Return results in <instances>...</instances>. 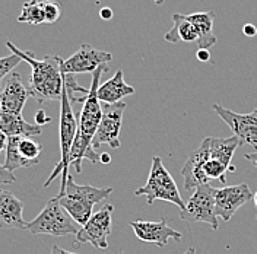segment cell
Listing matches in <instances>:
<instances>
[{"instance_id": "36", "label": "cell", "mask_w": 257, "mask_h": 254, "mask_svg": "<svg viewBox=\"0 0 257 254\" xmlns=\"http://www.w3.org/2000/svg\"><path fill=\"white\" fill-rule=\"evenodd\" d=\"M99 162H102V164H110V162H111L110 154H107V152L101 154V155H99Z\"/></svg>"}, {"instance_id": "28", "label": "cell", "mask_w": 257, "mask_h": 254, "mask_svg": "<svg viewBox=\"0 0 257 254\" xmlns=\"http://www.w3.org/2000/svg\"><path fill=\"white\" fill-rule=\"evenodd\" d=\"M16 181L15 175L14 173H11V171H8L5 167H3V164L0 162V184H14Z\"/></svg>"}, {"instance_id": "38", "label": "cell", "mask_w": 257, "mask_h": 254, "mask_svg": "<svg viewBox=\"0 0 257 254\" xmlns=\"http://www.w3.org/2000/svg\"><path fill=\"white\" fill-rule=\"evenodd\" d=\"M154 3H157V5H162L164 3V0H152Z\"/></svg>"}, {"instance_id": "32", "label": "cell", "mask_w": 257, "mask_h": 254, "mask_svg": "<svg viewBox=\"0 0 257 254\" xmlns=\"http://www.w3.org/2000/svg\"><path fill=\"white\" fill-rule=\"evenodd\" d=\"M99 16H101L104 21H110V19H112V16H114V12H112L111 8H101Z\"/></svg>"}, {"instance_id": "11", "label": "cell", "mask_w": 257, "mask_h": 254, "mask_svg": "<svg viewBox=\"0 0 257 254\" xmlns=\"http://www.w3.org/2000/svg\"><path fill=\"white\" fill-rule=\"evenodd\" d=\"M251 199H254V194L245 183L215 189V213L222 221L229 222L235 212Z\"/></svg>"}, {"instance_id": "21", "label": "cell", "mask_w": 257, "mask_h": 254, "mask_svg": "<svg viewBox=\"0 0 257 254\" xmlns=\"http://www.w3.org/2000/svg\"><path fill=\"white\" fill-rule=\"evenodd\" d=\"M242 145L237 136L231 138H209V151H210V158L218 159L226 167L232 168L234 165L231 164L232 157L237 151V148Z\"/></svg>"}, {"instance_id": "37", "label": "cell", "mask_w": 257, "mask_h": 254, "mask_svg": "<svg viewBox=\"0 0 257 254\" xmlns=\"http://www.w3.org/2000/svg\"><path fill=\"white\" fill-rule=\"evenodd\" d=\"M183 254H196V248H194V247H190V248H187Z\"/></svg>"}, {"instance_id": "10", "label": "cell", "mask_w": 257, "mask_h": 254, "mask_svg": "<svg viewBox=\"0 0 257 254\" xmlns=\"http://www.w3.org/2000/svg\"><path fill=\"white\" fill-rule=\"evenodd\" d=\"M111 60V53L96 50L91 44H82L76 53H73L69 59L62 60L60 70L62 75L94 73L99 66L108 64Z\"/></svg>"}, {"instance_id": "6", "label": "cell", "mask_w": 257, "mask_h": 254, "mask_svg": "<svg viewBox=\"0 0 257 254\" xmlns=\"http://www.w3.org/2000/svg\"><path fill=\"white\" fill-rule=\"evenodd\" d=\"M76 133H78V120H76V115L72 110V102L67 96V92H66L63 85V94H62V99H60V124H59L62 157H60L59 164L56 165L54 171L51 173V175L47 178V181L44 183V187H48L57 175L62 174L60 193L66 189V181H67V177L70 175L69 174V167H70L69 157H70V151H72V146L75 142Z\"/></svg>"}, {"instance_id": "15", "label": "cell", "mask_w": 257, "mask_h": 254, "mask_svg": "<svg viewBox=\"0 0 257 254\" xmlns=\"http://www.w3.org/2000/svg\"><path fill=\"white\" fill-rule=\"evenodd\" d=\"M31 96L30 89L22 83L19 73H11L2 85L0 94V111L22 115L24 105Z\"/></svg>"}, {"instance_id": "1", "label": "cell", "mask_w": 257, "mask_h": 254, "mask_svg": "<svg viewBox=\"0 0 257 254\" xmlns=\"http://www.w3.org/2000/svg\"><path fill=\"white\" fill-rule=\"evenodd\" d=\"M108 70L107 64H102L92 73V82L89 86V94L85 98L82 111L78 118V133L70 151L69 164L75 165L76 173H82V161L88 159L92 164L99 162V154L92 146L96 130L102 118V105L98 99V88L101 85V76Z\"/></svg>"}, {"instance_id": "3", "label": "cell", "mask_w": 257, "mask_h": 254, "mask_svg": "<svg viewBox=\"0 0 257 254\" xmlns=\"http://www.w3.org/2000/svg\"><path fill=\"white\" fill-rule=\"evenodd\" d=\"M112 193V187L98 189L94 186H79L75 183L73 175L70 174L66 181V189L56 197L64 210L73 218V221L83 226L91 219L92 209L96 203H101Z\"/></svg>"}, {"instance_id": "22", "label": "cell", "mask_w": 257, "mask_h": 254, "mask_svg": "<svg viewBox=\"0 0 257 254\" xmlns=\"http://www.w3.org/2000/svg\"><path fill=\"white\" fill-rule=\"evenodd\" d=\"M18 141H19V138H8V142H6V157H5L3 167L11 173L15 170H19V168L34 167L32 162L21 157V154L18 151Z\"/></svg>"}, {"instance_id": "35", "label": "cell", "mask_w": 257, "mask_h": 254, "mask_svg": "<svg viewBox=\"0 0 257 254\" xmlns=\"http://www.w3.org/2000/svg\"><path fill=\"white\" fill-rule=\"evenodd\" d=\"M6 142H8V136L0 130V154L3 151V148H6Z\"/></svg>"}, {"instance_id": "31", "label": "cell", "mask_w": 257, "mask_h": 254, "mask_svg": "<svg viewBox=\"0 0 257 254\" xmlns=\"http://www.w3.org/2000/svg\"><path fill=\"white\" fill-rule=\"evenodd\" d=\"M242 32L245 37H256L257 35V27L253 25V24H245L244 28H242Z\"/></svg>"}, {"instance_id": "14", "label": "cell", "mask_w": 257, "mask_h": 254, "mask_svg": "<svg viewBox=\"0 0 257 254\" xmlns=\"http://www.w3.org/2000/svg\"><path fill=\"white\" fill-rule=\"evenodd\" d=\"M210 159V151H209V138L203 139L197 149H194L186 164L181 168V175L184 180V190L190 191L197 189L199 186L209 184L210 180L203 173V164Z\"/></svg>"}, {"instance_id": "23", "label": "cell", "mask_w": 257, "mask_h": 254, "mask_svg": "<svg viewBox=\"0 0 257 254\" xmlns=\"http://www.w3.org/2000/svg\"><path fill=\"white\" fill-rule=\"evenodd\" d=\"M18 21L19 22H27V24H31V25L44 24L46 21H44V14H43L40 2L38 0L25 2L22 5V11H21V15L18 16Z\"/></svg>"}, {"instance_id": "26", "label": "cell", "mask_w": 257, "mask_h": 254, "mask_svg": "<svg viewBox=\"0 0 257 254\" xmlns=\"http://www.w3.org/2000/svg\"><path fill=\"white\" fill-rule=\"evenodd\" d=\"M46 24H54L62 16V8L57 0H40Z\"/></svg>"}, {"instance_id": "20", "label": "cell", "mask_w": 257, "mask_h": 254, "mask_svg": "<svg viewBox=\"0 0 257 254\" xmlns=\"http://www.w3.org/2000/svg\"><path fill=\"white\" fill-rule=\"evenodd\" d=\"M199 37H200V34H199V30L194 24L187 21L184 15L174 14L173 15V28L168 32H165L164 40L168 43H173V44H176L178 41L197 43Z\"/></svg>"}, {"instance_id": "33", "label": "cell", "mask_w": 257, "mask_h": 254, "mask_svg": "<svg viewBox=\"0 0 257 254\" xmlns=\"http://www.w3.org/2000/svg\"><path fill=\"white\" fill-rule=\"evenodd\" d=\"M245 159L250 161V162L253 164V167H256L257 168V151L256 152H253V154H245Z\"/></svg>"}, {"instance_id": "4", "label": "cell", "mask_w": 257, "mask_h": 254, "mask_svg": "<svg viewBox=\"0 0 257 254\" xmlns=\"http://www.w3.org/2000/svg\"><path fill=\"white\" fill-rule=\"evenodd\" d=\"M135 196H146V203L151 206L155 200H164L176 205L181 212L186 209V203L181 199L176 181L168 170L164 167V162L160 157H152L149 177L145 186L133 191Z\"/></svg>"}, {"instance_id": "19", "label": "cell", "mask_w": 257, "mask_h": 254, "mask_svg": "<svg viewBox=\"0 0 257 254\" xmlns=\"http://www.w3.org/2000/svg\"><path fill=\"white\" fill-rule=\"evenodd\" d=\"M187 21L194 24L199 30V41L196 43L199 50H209L213 47L218 41L216 35L213 34V21H215V12L208 11V12H194L190 15H184Z\"/></svg>"}, {"instance_id": "8", "label": "cell", "mask_w": 257, "mask_h": 254, "mask_svg": "<svg viewBox=\"0 0 257 254\" xmlns=\"http://www.w3.org/2000/svg\"><path fill=\"white\" fill-rule=\"evenodd\" d=\"M112 212L114 206L105 203L96 213L91 216V219L80 226L79 232L76 234L75 245L79 244H92L98 250L108 248V237L112 231Z\"/></svg>"}, {"instance_id": "29", "label": "cell", "mask_w": 257, "mask_h": 254, "mask_svg": "<svg viewBox=\"0 0 257 254\" xmlns=\"http://www.w3.org/2000/svg\"><path fill=\"white\" fill-rule=\"evenodd\" d=\"M196 59L202 63H208L210 60V51L209 50H197L196 53Z\"/></svg>"}, {"instance_id": "2", "label": "cell", "mask_w": 257, "mask_h": 254, "mask_svg": "<svg viewBox=\"0 0 257 254\" xmlns=\"http://www.w3.org/2000/svg\"><path fill=\"white\" fill-rule=\"evenodd\" d=\"M6 46L14 54L21 57L22 62H27L31 66L32 72L28 89L38 104L62 99L63 75L60 70V63L63 59L59 56H46L43 59H37L32 51H22L11 41H8Z\"/></svg>"}, {"instance_id": "9", "label": "cell", "mask_w": 257, "mask_h": 254, "mask_svg": "<svg viewBox=\"0 0 257 254\" xmlns=\"http://www.w3.org/2000/svg\"><path fill=\"white\" fill-rule=\"evenodd\" d=\"M127 108L126 102H117V104H104L102 105V118L99 127L96 130L95 138L92 146L94 149L99 148L101 145H108L114 149L120 148V130L123 124V115Z\"/></svg>"}, {"instance_id": "40", "label": "cell", "mask_w": 257, "mask_h": 254, "mask_svg": "<svg viewBox=\"0 0 257 254\" xmlns=\"http://www.w3.org/2000/svg\"><path fill=\"white\" fill-rule=\"evenodd\" d=\"M120 254H126V253H124V251H121V253H120Z\"/></svg>"}, {"instance_id": "41", "label": "cell", "mask_w": 257, "mask_h": 254, "mask_svg": "<svg viewBox=\"0 0 257 254\" xmlns=\"http://www.w3.org/2000/svg\"><path fill=\"white\" fill-rule=\"evenodd\" d=\"M256 111H257V108H256Z\"/></svg>"}, {"instance_id": "12", "label": "cell", "mask_w": 257, "mask_h": 254, "mask_svg": "<svg viewBox=\"0 0 257 254\" xmlns=\"http://www.w3.org/2000/svg\"><path fill=\"white\" fill-rule=\"evenodd\" d=\"M212 108L224 120L244 145H250L257 151V111L254 110L250 114H237L222 105L213 104Z\"/></svg>"}, {"instance_id": "7", "label": "cell", "mask_w": 257, "mask_h": 254, "mask_svg": "<svg viewBox=\"0 0 257 254\" xmlns=\"http://www.w3.org/2000/svg\"><path fill=\"white\" fill-rule=\"evenodd\" d=\"M180 219L206 223L210 225L213 231H218L219 223L215 213V189L210 184H203L194 189V193L186 203V209L180 215Z\"/></svg>"}, {"instance_id": "13", "label": "cell", "mask_w": 257, "mask_h": 254, "mask_svg": "<svg viewBox=\"0 0 257 254\" xmlns=\"http://www.w3.org/2000/svg\"><path fill=\"white\" fill-rule=\"evenodd\" d=\"M130 226L136 235V238L144 241V242H151L155 244L157 247L164 248L170 239H174L180 242L183 239L181 232H178L173 226L168 225V221L165 216L158 222H151V221H132Z\"/></svg>"}, {"instance_id": "25", "label": "cell", "mask_w": 257, "mask_h": 254, "mask_svg": "<svg viewBox=\"0 0 257 254\" xmlns=\"http://www.w3.org/2000/svg\"><path fill=\"white\" fill-rule=\"evenodd\" d=\"M203 173L205 175L208 177L209 180L212 181V180H219L222 184L226 183V177H228V173L231 171V173H234L235 171V167H232V168H229V167H226L225 164H222L221 161H218V159H213L210 158L208 159L205 164H203Z\"/></svg>"}, {"instance_id": "39", "label": "cell", "mask_w": 257, "mask_h": 254, "mask_svg": "<svg viewBox=\"0 0 257 254\" xmlns=\"http://www.w3.org/2000/svg\"><path fill=\"white\" fill-rule=\"evenodd\" d=\"M254 203H256V207H257V191H256V194H254Z\"/></svg>"}, {"instance_id": "34", "label": "cell", "mask_w": 257, "mask_h": 254, "mask_svg": "<svg viewBox=\"0 0 257 254\" xmlns=\"http://www.w3.org/2000/svg\"><path fill=\"white\" fill-rule=\"evenodd\" d=\"M50 254H78V253H70V251H66V250H63V248H60L59 245H53L51 253Z\"/></svg>"}, {"instance_id": "27", "label": "cell", "mask_w": 257, "mask_h": 254, "mask_svg": "<svg viewBox=\"0 0 257 254\" xmlns=\"http://www.w3.org/2000/svg\"><path fill=\"white\" fill-rule=\"evenodd\" d=\"M21 57H18L16 54H11V56H6V57H0V86H2V80L3 78H6L14 69H15L18 64L21 63Z\"/></svg>"}, {"instance_id": "24", "label": "cell", "mask_w": 257, "mask_h": 254, "mask_svg": "<svg viewBox=\"0 0 257 254\" xmlns=\"http://www.w3.org/2000/svg\"><path fill=\"white\" fill-rule=\"evenodd\" d=\"M43 149H44L43 143L35 142L32 138H19V141H18V151H19L21 157L32 162L34 165L38 164Z\"/></svg>"}, {"instance_id": "17", "label": "cell", "mask_w": 257, "mask_h": 254, "mask_svg": "<svg viewBox=\"0 0 257 254\" xmlns=\"http://www.w3.org/2000/svg\"><path fill=\"white\" fill-rule=\"evenodd\" d=\"M135 94V88L124 80L123 70H117L111 79L101 83L98 88V99L104 104H117L123 98Z\"/></svg>"}, {"instance_id": "30", "label": "cell", "mask_w": 257, "mask_h": 254, "mask_svg": "<svg viewBox=\"0 0 257 254\" xmlns=\"http://www.w3.org/2000/svg\"><path fill=\"white\" fill-rule=\"evenodd\" d=\"M35 121H37V126H41V124H47L51 123V118L46 115L44 111H38L35 114Z\"/></svg>"}, {"instance_id": "5", "label": "cell", "mask_w": 257, "mask_h": 254, "mask_svg": "<svg viewBox=\"0 0 257 254\" xmlns=\"http://www.w3.org/2000/svg\"><path fill=\"white\" fill-rule=\"evenodd\" d=\"M80 225L73 221V218L64 210L59 199H50L44 209L27 223V229L32 235H50V237H66L76 235Z\"/></svg>"}, {"instance_id": "18", "label": "cell", "mask_w": 257, "mask_h": 254, "mask_svg": "<svg viewBox=\"0 0 257 254\" xmlns=\"http://www.w3.org/2000/svg\"><path fill=\"white\" fill-rule=\"evenodd\" d=\"M0 130L8 138H35L41 135V127L27 123L22 115L0 111Z\"/></svg>"}, {"instance_id": "16", "label": "cell", "mask_w": 257, "mask_h": 254, "mask_svg": "<svg viewBox=\"0 0 257 254\" xmlns=\"http://www.w3.org/2000/svg\"><path fill=\"white\" fill-rule=\"evenodd\" d=\"M24 203L11 191L0 189V229H27Z\"/></svg>"}]
</instances>
